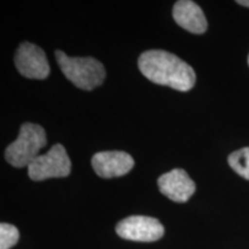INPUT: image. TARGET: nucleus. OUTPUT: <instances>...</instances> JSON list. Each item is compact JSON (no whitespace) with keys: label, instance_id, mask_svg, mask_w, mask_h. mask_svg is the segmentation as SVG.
Segmentation results:
<instances>
[{"label":"nucleus","instance_id":"nucleus-9","mask_svg":"<svg viewBox=\"0 0 249 249\" xmlns=\"http://www.w3.org/2000/svg\"><path fill=\"white\" fill-rule=\"evenodd\" d=\"M173 18L177 24L193 34H203L208 22L202 8L192 0H179L173 6Z\"/></svg>","mask_w":249,"mask_h":249},{"label":"nucleus","instance_id":"nucleus-13","mask_svg":"<svg viewBox=\"0 0 249 249\" xmlns=\"http://www.w3.org/2000/svg\"><path fill=\"white\" fill-rule=\"evenodd\" d=\"M248 65H249V57H248Z\"/></svg>","mask_w":249,"mask_h":249},{"label":"nucleus","instance_id":"nucleus-11","mask_svg":"<svg viewBox=\"0 0 249 249\" xmlns=\"http://www.w3.org/2000/svg\"><path fill=\"white\" fill-rule=\"evenodd\" d=\"M18 231L14 225L0 224V249H11L18 241Z\"/></svg>","mask_w":249,"mask_h":249},{"label":"nucleus","instance_id":"nucleus-6","mask_svg":"<svg viewBox=\"0 0 249 249\" xmlns=\"http://www.w3.org/2000/svg\"><path fill=\"white\" fill-rule=\"evenodd\" d=\"M15 66L21 75L28 79L44 80L50 74V66L45 52L39 46L23 42L14 57Z\"/></svg>","mask_w":249,"mask_h":249},{"label":"nucleus","instance_id":"nucleus-2","mask_svg":"<svg viewBox=\"0 0 249 249\" xmlns=\"http://www.w3.org/2000/svg\"><path fill=\"white\" fill-rule=\"evenodd\" d=\"M55 58L64 75L83 90L97 88L105 80V68L102 62L91 57H70L62 51H55Z\"/></svg>","mask_w":249,"mask_h":249},{"label":"nucleus","instance_id":"nucleus-8","mask_svg":"<svg viewBox=\"0 0 249 249\" xmlns=\"http://www.w3.org/2000/svg\"><path fill=\"white\" fill-rule=\"evenodd\" d=\"M158 186L161 194L179 203L188 201L196 188L194 181L182 169H174L163 174L158 179Z\"/></svg>","mask_w":249,"mask_h":249},{"label":"nucleus","instance_id":"nucleus-3","mask_svg":"<svg viewBox=\"0 0 249 249\" xmlns=\"http://www.w3.org/2000/svg\"><path fill=\"white\" fill-rule=\"evenodd\" d=\"M46 145V134L42 126L26 123L21 126L18 139L6 148L5 158L12 166H29Z\"/></svg>","mask_w":249,"mask_h":249},{"label":"nucleus","instance_id":"nucleus-5","mask_svg":"<svg viewBox=\"0 0 249 249\" xmlns=\"http://www.w3.org/2000/svg\"><path fill=\"white\" fill-rule=\"evenodd\" d=\"M116 232L126 240L152 242L160 240L164 235V226L158 219L147 216H130L120 220Z\"/></svg>","mask_w":249,"mask_h":249},{"label":"nucleus","instance_id":"nucleus-4","mask_svg":"<svg viewBox=\"0 0 249 249\" xmlns=\"http://www.w3.org/2000/svg\"><path fill=\"white\" fill-rule=\"evenodd\" d=\"M71 167V160L66 149L58 143L46 154L39 155L28 166V174L34 181H42L50 178H65L70 176Z\"/></svg>","mask_w":249,"mask_h":249},{"label":"nucleus","instance_id":"nucleus-10","mask_svg":"<svg viewBox=\"0 0 249 249\" xmlns=\"http://www.w3.org/2000/svg\"><path fill=\"white\" fill-rule=\"evenodd\" d=\"M229 164L242 178L249 180V148H242L229 156Z\"/></svg>","mask_w":249,"mask_h":249},{"label":"nucleus","instance_id":"nucleus-1","mask_svg":"<svg viewBox=\"0 0 249 249\" xmlns=\"http://www.w3.org/2000/svg\"><path fill=\"white\" fill-rule=\"evenodd\" d=\"M139 68L149 81L179 91H188L195 85L193 68L179 57L163 50H149L139 58Z\"/></svg>","mask_w":249,"mask_h":249},{"label":"nucleus","instance_id":"nucleus-7","mask_svg":"<svg viewBox=\"0 0 249 249\" xmlns=\"http://www.w3.org/2000/svg\"><path fill=\"white\" fill-rule=\"evenodd\" d=\"M93 170L101 178L123 177L134 167L133 157L124 151H101L92 157Z\"/></svg>","mask_w":249,"mask_h":249},{"label":"nucleus","instance_id":"nucleus-12","mask_svg":"<svg viewBox=\"0 0 249 249\" xmlns=\"http://www.w3.org/2000/svg\"><path fill=\"white\" fill-rule=\"evenodd\" d=\"M236 2H238L239 5L245 6V7H249V0H238Z\"/></svg>","mask_w":249,"mask_h":249}]
</instances>
